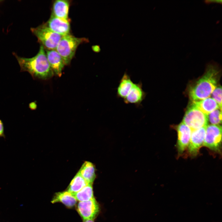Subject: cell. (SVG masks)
Instances as JSON below:
<instances>
[{
  "mask_svg": "<svg viewBox=\"0 0 222 222\" xmlns=\"http://www.w3.org/2000/svg\"><path fill=\"white\" fill-rule=\"evenodd\" d=\"M93 50L95 52H98L101 50V48L99 45H96L92 47Z\"/></svg>",
  "mask_w": 222,
  "mask_h": 222,
  "instance_id": "24",
  "label": "cell"
},
{
  "mask_svg": "<svg viewBox=\"0 0 222 222\" xmlns=\"http://www.w3.org/2000/svg\"><path fill=\"white\" fill-rule=\"evenodd\" d=\"M221 141V126L220 125H208L203 146L212 151L219 152Z\"/></svg>",
  "mask_w": 222,
  "mask_h": 222,
  "instance_id": "6",
  "label": "cell"
},
{
  "mask_svg": "<svg viewBox=\"0 0 222 222\" xmlns=\"http://www.w3.org/2000/svg\"><path fill=\"white\" fill-rule=\"evenodd\" d=\"M13 54L20 66V71L28 72L33 78L45 80L51 78L54 75L42 45L40 46L37 54L31 58L22 57L15 52Z\"/></svg>",
  "mask_w": 222,
  "mask_h": 222,
  "instance_id": "1",
  "label": "cell"
},
{
  "mask_svg": "<svg viewBox=\"0 0 222 222\" xmlns=\"http://www.w3.org/2000/svg\"><path fill=\"white\" fill-rule=\"evenodd\" d=\"M92 183H89L79 191L72 194L76 200L79 202L88 201L94 198Z\"/></svg>",
  "mask_w": 222,
  "mask_h": 222,
  "instance_id": "19",
  "label": "cell"
},
{
  "mask_svg": "<svg viewBox=\"0 0 222 222\" xmlns=\"http://www.w3.org/2000/svg\"><path fill=\"white\" fill-rule=\"evenodd\" d=\"M134 83L130 75L125 72L117 88V97L123 100L129 93Z\"/></svg>",
  "mask_w": 222,
  "mask_h": 222,
  "instance_id": "13",
  "label": "cell"
},
{
  "mask_svg": "<svg viewBox=\"0 0 222 222\" xmlns=\"http://www.w3.org/2000/svg\"><path fill=\"white\" fill-rule=\"evenodd\" d=\"M146 93L142 89L141 81L134 83L127 96L123 99L126 104H133L138 107L140 106L142 101L145 98Z\"/></svg>",
  "mask_w": 222,
  "mask_h": 222,
  "instance_id": "11",
  "label": "cell"
},
{
  "mask_svg": "<svg viewBox=\"0 0 222 222\" xmlns=\"http://www.w3.org/2000/svg\"><path fill=\"white\" fill-rule=\"evenodd\" d=\"M45 24L52 31L62 36L70 34V25L69 19H61L51 14Z\"/></svg>",
  "mask_w": 222,
  "mask_h": 222,
  "instance_id": "10",
  "label": "cell"
},
{
  "mask_svg": "<svg viewBox=\"0 0 222 222\" xmlns=\"http://www.w3.org/2000/svg\"><path fill=\"white\" fill-rule=\"evenodd\" d=\"M89 183L78 172L71 182L68 191L72 194L76 193Z\"/></svg>",
  "mask_w": 222,
  "mask_h": 222,
  "instance_id": "18",
  "label": "cell"
},
{
  "mask_svg": "<svg viewBox=\"0 0 222 222\" xmlns=\"http://www.w3.org/2000/svg\"><path fill=\"white\" fill-rule=\"evenodd\" d=\"M208 121L212 125H220L221 123V110L218 108L210 113L208 115Z\"/></svg>",
  "mask_w": 222,
  "mask_h": 222,
  "instance_id": "20",
  "label": "cell"
},
{
  "mask_svg": "<svg viewBox=\"0 0 222 222\" xmlns=\"http://www.w3.org/2000/svg\"><path fill=\"white\" fill-rule=\"evenodd\" d=\"M178 139L177 147L178 155L182 154L187 148L191 138L192 130L182 122L177 126Z\"/></svg>",
  "mask_w": 222,
  "mask_h": 222,
  "instance_id": "9",
  "label": "cell"
},
{
  "mask_svg": "<svg viewBox=\"0 0 222 222\" xmlns=\"http://www.w3.org/2000/svg\"><path fill=\"white\" fill-rule=\"evenodd\" d=\"M208 115L199 109L192 102L188 107L182 122L193 130L208 125Z\"/></svg>",
  "mask_w": 222,
  "mask_h": 222,
  "instance_id": "5",
  "label": "cell"
},
{
  "mask_svg": "<svg viewBox=\"0 0 222 222\" xmlns=\"http://www.w3.org/2000/svg\"><path fill=\"white\" fill-rule=\"evenodd\" d=\"M221 0H209L205 1V2L207 4H210L211 3H217L221 4Z\"/></svg>",
  "mask_w": 222,
  "mask_h": 222,
  "instance_id": "23",
  "label": "cell"
},
{
  "mask_svg": "<svg viewBox=\"0 0 222 222\" xmlns=\"http://www.w3.org/2000/svg\"><path fill=\"white\" fill-rule=\"evenodd\" d=\"M192 102L202 112L208 115L216 109L220 108L216 102L212 98L210 97Z\"/></svg>",
  "mask_w": 222,
  "mask_h": 222,
  "instance_id": "15",
  "label": "cell"
},
{
  "mask_svg": "<svg viewBox=\"0 0 222 222\" xmlns=\"http://www.w3.org/2000/svg\"><path fill=\"white\" fill-rule=\"evenodd\" d=\"M45 50L48 62L54 75L61 76L65 65L63 59L56 50Z\"/></svg>",
  "mask_w": 222,
  "mask_h": 222,
  "instance_id": "12",
  "label": "cell"
},
{
  "mask_svg": "<svg viewBox=\"0 0 222 222\" xmlns=\"http://www.w3.org/2000/svg\"><path fill=\"white\" fill-rule=\"evenodd\" d=\"M58 202L62 203L68 207L72 208L76 204L77 200L71 193L66 191L56 193L51 203Z\"/></svg>",
  "mask_w": 222,
  "mask_h": 222,
  "instance_id": "16",
  "label": "cell"
},
{
  "mask_svg": "<svg viewBox=\"0 0 222 222\" xmlns=\"http://www.w3.org/2000/svg\"><path fill=\"white\" fill-rule=\"evenodd\" d=\"M206 127H204L192 131L190 142L187 147L188 153L191 156H195L203 146Z\"/></svg>",
  "mask_w": 222,
  "mask_h": 222,
  "instance_id": "8",
  "label": "cell"
},
{
  "mask_svg": "<svg viewBox=\"0 0 222 222\" xmlns=\"http://www.w3.org/2000/svg\"><path fill=\"white\" fill-rule=\"evenodd\" d=\"M83 222H94L93 220H84Z\"/></svg>",
  "mask_w": 222,
  "mask_h": 222,
  "instance_id": "25",
  "label": "cell"
},
{
  "mask_svg": "<svg viewBox=\"0 0 222 222\" xmlns=\"http://www.w3.org/2000/svg\"><path fill=\"white\" fill-rule=\"evenodd\" d=\"M212 98L216 102L220 108L221 110L222 88L219 86L215 88L211 94Z\"/></svg>",
  "mask_w": 222,
  "mask_h": 222,
  "instance_id": "21",
  "label": "cell"
},
{
  "mask_svg": "<svg viewBox=\"0 0 222 222\" xmlns=\"http://www.w3.org/2000/svg\"><path fill=\"white\" fill-rule=\"evenodd\" d=\"M77 210L84 220H93L99 210V205L94 198L87 201L79 202Z\"/></svg>",
  "mask_w": 222,
  "mask_h": 222,
  "instance_id": "7",
  "label": "cell"
},
{
  "mask_svg": "<svg viewBox=\"0 0 222 222\" xmlns=\"http://www.w3.org/2000/svg\"><path fill=\"white\" fill-rule=\"evenodd\" d=\"M70 3L68 0L55 1L53 4L52 14L61 19H69L68 15Z\"/></svg>",
  "mask_w": 222,
  "mask_h": 222,
  "instance_id": "14",
  "label": "cell"
},
{
  "mask_svg": "<svg viewBox=\"0 0 222 222\" xmlns=\"http://www.w3.org/2000/svg\"><path fill=\"white\" fill-rule=\"evenodd\" d=\"M4 127L2 121L0 119V137L4 136Z\"/></svg>",
  "mask_w": 222,
  "mask_h": 222,
  "instance_id": "22",
  "label": "cell"
},
{
  "mask_svg": "<svg viewBox=\"0 0 222 222\" xmlns=\"http://www.w3.org/2000/svg\"><path fill=\"white\" fill-rule=\"evenodd\" d=\"M31 30L41 45L46 50H55L62 37L50 29L45 23L31 28Z\"/></svg>",
  "mask_w": 222,
  "mask_h": 222,
  "instance_id": "4",
  "label": "cell"
},
{
  "mask_svg": "<svg viewBox=\"0 0 222 222\" xmlns=\"http://www.w3.org/2000/svg\"><path fill=\"white\" fill-rule=\"evenodd\" d=\"M95 170L92 163L85 161L78 172L88 183L92 184L96 177Z\"/></svg>",
  "mask_w": 222,
  "mask_h": 222,
  "instance_id": "17",
  "label": "cell"
},
{
  "mask_svg": "<svg viewBox=\"0 0 222 222\" xmlns=\"http://www.w3.org/2000/svg\"><path fill=\"white\" fill-rule=\"evenodd\" d=\"M205 73L189 89V95L192 101H196L209 97L216 88L220 69L218 65L208 64Z\"/></svg>",
  "mask_w": 222,
  "mask_h": 222,
  "instance_id": "2",
  "label": "cell"
},
{
  "mask_svg": "<svg viewBox=\"0 0 222 222\" xmlns=\"http://www.w3.org/2000/svg\"><path fill=\"white\" fill-rule=\"evenodd\" d=\"M87 42L88 40L86 38L76 37L69 34L62 36L55 50L61 57L65 65H69L78 46Z\"/></svg>",
  "mask_w": 222,
  "mask_h": 222,
  "instance_id": "3",
  "label": "cell"
}]
</instances>
